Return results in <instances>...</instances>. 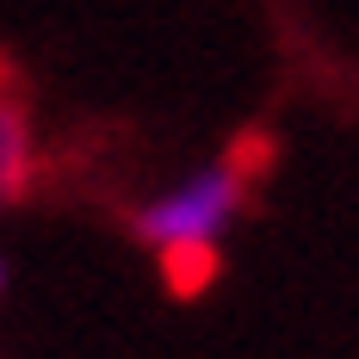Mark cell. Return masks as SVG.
<instances>
[{"mask_svg":"<svg viewBox=\"0 0 359 359\" xmlns=\"http://www.w3.org/2000/svg\"><path fill=\"white\" fill-rule=\"evenodd\" d=\"M242 198H248V168H242V161H217L205 174L168 186L161 198H149L143 211L130 217V229H137V242H149L155 254H168V248H217L223 229L242 211Z\"/></svg>","mask_w":359,"mask_h":359,"instance_id":"1","label":"cell"},{"mask_svg":"<svg viewBox=\"0 0 359 359\" xmlns=\"http://www.w3.org/2000/svg\"><path fill=\"white\" fill-rule=\"evenodd\" d=\"M25 186H32V118L13 100H0V205L25 198Z\"/></svg>","mask_w":359,"mask_h":359,"instance_id":"2","label":"cell"},{"mask_svg":"<svg viewBox=\"0 0 359 359\" xmlns=\"http://www.w3.org/2000/svg\"><path fill=\"white\" fill-rule=\"evenodd\" d=\"M161 266H168V285L180 297H192V291H205L217 279V248H168Z\"/></svg>","mask_w":359,"mask_h":359,"instance_id":"3","label":"cell"},{"mask_svg":"<svg viewBox=\"0 0 359 359\" xmlns=\"http://www.w3.org/2000/svg\"><path fill=\"white\" fill-rule=\"evenodd\" d=\"M0 291H6V266H0Z\"/></svg>","mask_w":359,"mask_h":359,"instance_id":"4","label":"cell"}]
</instances>
